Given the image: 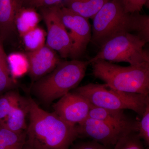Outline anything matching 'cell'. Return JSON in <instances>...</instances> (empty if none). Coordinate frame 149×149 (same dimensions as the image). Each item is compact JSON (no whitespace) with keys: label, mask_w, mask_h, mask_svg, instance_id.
I'll use <instances>...</instances> for the list:
<instances>
[{"label":"cell","mask_w":149,"mask_h":149,"mask_svg":"<svg viewBox=\"0 0 149 149\" xmlns=\"http://www.w3.org/2000/svg\"><path fill=\"white\" fill-rule=\"evenodd\" d=\"M28 111V98L22 97L21 100L12 110L2 125L16 133H21L26 131L27 127L26 117Z\"/></svg>","instance_id":"14"},{"label":"cell","mask_w":149,"mask_h":149,"mask_svg":"<svg viewBox=\"0 0 149 149\" xmlns=\"http://www.w3.org/2000/svg\"><path fill=\"white\" fill-rule=\"evenodd\" d=\"M47 33L37 26L26 32L22 37L23 44L28 52H34L41 49L45 45Z\"/></svg>","instance_id":"19"},{"label":"cell","mask_w":149,"mask_h":149,"mask_svg":"<svg viewBox=\"0 0 149 149\" xmlns=\"http://www.w3.org/2000/svg\"><path fill=\"white\" fill-rule=\"evenodd\" d=\"M3 42L0 38V95L8 91L14 90L16 85L9 67Z\"/></svg>","instance_id":"18"},{"label":"cell","mask_w":149,"mask_h":149,"mask_svg":"<svg viewBox=\"0 0 149 149\" xmlns=\"http://www.w3.org/2000/svg\"><path fill=\"white\" fill-rule=\"evenodd\" d=\"M22 97L14 90H11L0 95V124H3L13 109Z\"/></svg>","instance_id":"20"},{"label":"cell","mask_w":149,"mask_h":149,"mask_svg":"<svg viewBox=\"0 0 149 149\" xmlns=\"http://www.w3.org/2000/svg\"><path fill=\"white\" fill-rule=\"evenodd\" d=\"M95 77L116 90L149 95V62L123 67L104 60L92 62Z\"/></svg>","instance_id":"4"},{"label":"cell","mask_w":149,"mask_h":149,"mask_svg":"<svg viewBox=\"0 0 149 149\" xmlns=\"http://www.w3.org/2000/svg\"><path fill=\"white\" fill-rule=\"evenodd\" d=\"M7 59L13 77L22 74L23 72H28L29 62L26 54L12 53L7 56Z\"/></svg>","instance_id":"21"},{"label":"cell","mask_w":149,"mask_h":149,"mask_svg":"<svg viewBox=\"0 0 149 149\" xmlns=\"http://www.w3.org/2000/svg\"><path fill=\"white\" fill-rule=\"evenodd\" d=\"M69 149H111L95 141L81 142L73 145Z\"/></svg>","instance_id":"26"},{"label":"cell","mask_w":149,"mask_h":149,"mask_svg":"<svg viewBox=\"0 0 149 149\" xmlns=\"http://www.w3.org/2000/svg\"><path fill=\"white\" fill-rule=\"evenodd\" d=\"M29 76L33 82L52 72L61 60L56 52L45 45L41 49L26 53Z\"/></svg>","instance_id":"11"},{"label":"cell","mask_w":149,"mask_h":149,"mask_svg":"<svg viewBox=\"0 0 149 149\" xmlns=\"http://www.w3.org/2000/svg\"><path fill=\"white\" fill-rule=\"evenodd\" d=\"M138 134L147 146L149 145V105L147 106L140 122H138Z\"/></svg>","instance_id":"23"},{"label":"cell","mask_w":149,"mask_h":149,"mask_svg":"<svg viewBox=\"0 0 149 149\" xmlns=\"http://www.w3.org/2000/svg\"><path fill=\"white\" fill-rule=\"evenodd\" d=\"M89 64V61H61L52 72L33 83L32 94L44 104L49 105L77 88Z\"/></svg>","instance_id":"3"},{"label":"cell","mask_w":149,"mask_h":149,"mask_svg":"<svg viewBox=\"0 0 149 149\" xmlns=\"http://www.w3.org/2000/svg\"><path fill=\"white\" fill-rule=\"evenodd\" d=\"M41 17L36 9L23 6L17 13L15 18L16 31L22 37L26 32L38 26Z\"/></svg>","instance_id":"15"},{"label":"cell","mask_w":149,"mask_h":149,"mask_svg":"<svg viewBox=\"0 0 149 149\" xmlns=\"http://www.w3.org/2000/svg\"><path fill=\"white\" fill-rule=\"evenodd\" d=\"M26 138V131L16 133L0 124V149H23Z\"/></svg>","instance_id":"17"},{"label":"cell","mask_w":149,"mask_h":149,"mask_svg":"<svg viewBox=\"0 0 149 149\" xmlns=\"http://www.w3.org/2000/svg\"><path fill=\"white\" fill-rule=\"evenodd\" d=\"M88 117L102 120L121 128L138 127V122L129 118L123 110L109 109L93 105Z\"/></svg>","instance_id":"13"},{"label":"cell","mask_w":149,"mask_h":149,"mask_svg":"<svg viewBox=\"0 0 149 149\" xmlns=\"http://www.w3.org/2000/svg\"><path fill=\"white\" fill-rule=\"evenodd\" d=\"M25 0H0V38L4 42L16 31L15 18Z\"/></svg>","instance_id":"12"},{"label":"cell","mask_w":149,"mask_h":149,"mask_svg":"<svg viewBox=\"0 0 149 149\" xmlns=\"http://www.w3.org/2000/svg\"><path fill=\"white\" fill-rule=\"evenodd\" d=\"M93 105L84 96L73 91L52 105L55 113L65 122L77 125L88 117Z\"/></svg>","instance_id":"10"},{"label":"cell","mask_w":149,"mask_h":149,"mask_svg":"<svg viewBox=\"0 0 149 149\" xmlns=\"http://www.w3.org/2000/svg\"><path fill=\"white\" fill-rule=\"evenodd\" d=\"M142 140L137 130H130L120 137L113 149H146Z\"/></svg>","instance_id":"22"},{"label":"cell","mask_w":149,"mask_h":149,"mask_svg":"<svg viewBox=\"0 0 149 149\" xmlns=\"http://www.w3.org/2000/svg\"><path fill=\"white\" fill-rule=\"evenodd\" d=\"M126 11L134 13L141 11L148 0H123Z\"/></svg>","instance_id":"25"},{"label":"cell","mask_w":149,"mask_h":149,"mask_svg":"<svg viewBox=\"0 0 149 149\" xmlns=\"http://www.w3.org/2000/svg\"><path fill=\"white\" fill-rule=\"evenodd\" d=\"M93 19L91 42L101 47L115 36L134 33L149 41V17L139 12L130 13L123 0H109Z\"/></svg>","instance_id":"2"},{"label":"cell","mask_w":149,"mask_h":149,"mask_svg":"<svg viewBox=\"0 0 149 149\" xmlns=\"http://www.w3.org/2000/svg\"><path fill=\"white\" fill-rule=\"evenodd\" d=\"M64 0H25L24 6L36 9L61 5Z\"/></svg>","instance_id":"24"},{"label":"cell","mask_w":149,"mask_h":149,"mask_svg":"<svg viewBox=\"0 0 149 149\" xmlns=\"http://www.w3.org/2000/svg\"><path fill=\"white\" fill-rule=\"evenodd\" d=\"M79 137L90 138L106 146H114L120 137L136 128H121L109 123L88 117L77 125Z\"/></svg>","instance_id":"9"},{"label":"cell","mask_w":149,"mask_h":149,"mask_svg":"<svg viewBox=\"0 0 149 149\" xmlns=\"http://www.w3.org/2000/svg\"><path fill=\"white\" fill-rule=\"evenodd\" d=\"M109 0H64L62 5L87 19H93Z\"/></svg>","instance_id":"16"},{"label":"cell","mask_w":149,"mask_h":149,"mask_svg":"<svg viewBox=\"0 0 149 149\" xmlns=\"http://www.w3.org/2000/svg\"><path fill=\"white\" fill-rule=\"evenodd\" d=\"M147 43L137 34L125 33L118 35L104 43L90 64L97 60L113 62H124L130 65L149 62V53L144 49Z\"/></svg>","instance_id":"6"},{"label":"cell","mask_w":149,"mask_h":149,"mask_svg":"<svg viewBox=\"0 0 149 149\" xmlns=\"http://www.w3.org/2000/svg\"><path fill=\"white\" fill-rule=\"evenodd\" d=\"M58 6L40 9L47 32L46 45L58 53L61 58L70 57L71 42L58 10Z\"/></svg>","instance_id":"8"},{"label":"cell","mask_w":149,"mask_h":149,"mask_svg":"<svg viewBox=\"0 0 149 149\" xmlns=\"http://www.w3.org/2000/svg\"><path fill=\"white\" fill-rule=\"evenodd\" d=\"M60 15L68 32L71 42L70 57L78 59L85 53L91 42L92 29L88 19L61 5L58 6Z\"/></svg>","instance_id":"7"},{"label":"cell","mask_w":149,"mask_h":149,"mask_svg":"<svg viewBox=\"0 0 149 149\" xmlns=\"http://www.w3.org/2000/svg\"><path fill=\"white\" fill-rule=\"evenodd\" d=\"M74 90L94 106L109 109L131 110L141 116L149 105V95L122 92L106 83H89Z\"/></svg>","instance_id":"5"},{"label":"cell","mask_w":149,"mask_h":149,"mask_svg":"<svg viewBox=\"0 0 149 149\" xmlns=\"http://www.w3.org/2000/svg\"><path fill=\"white\" fill-rule=\"evenodd\" d=\"M23 149H35L34 148H32V146L29 145V144L27 143H25L24 145V148Z\"/></svg>","instance_id":"27"},{"label":"cell","mask_w":149,"mask_h":149,"mask_svg":"<svg viewBox=\"0 0 149 149\" xmlns=\"http://www.w3.org/2000/svg\"><path fill=\"white\" fill-rule=\"evenodd\" d=\"M28 100L26 143L35 149H69L79 137L77 125L65 122L54 112L44 110L32 97Z\"/></svg>","instance_id":"1"}]
</instances>
